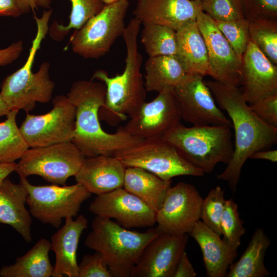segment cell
I'll return each mask as SVG.
<instances>
[{"label": "cell", "instance_id": "6da1fadb", "mask_svg": "<svg viewBox=\"0 0 277 277\" xmlns=\"http://www.w3.org/2000/svg\"><path fill=\"white\" fill-rule=\"evenodd\" d=\"M204 82L220 108L227 112L233 125V156L217 179L226 181L235 192L245 162L253 152L276 142L277 127L266 123L254 113L239 87L215 80H204Z\"/></svg>", "mask_w": 277, "mask_h": 277}, {"label": "cell", "instance_id": "7a4b0ae2", "mask_svg": "<svg viewBox=\"0 0 277 277\" xmlns=\"http://www.w3.org/2000/svg\"><path fill=\"white\" fill-rule=\"evenodd\" d=\"M106 93L103 82L91 80L74 82L67 94L75 108V129L71 142L85 157L114 156L143 140L120 128L114 133H107L102 129L98 111L104 104Z\"/></svg>", "mask_w": 277, "mask_h": 277}, {"label": "cell", "instance_id": "3957f363", "mask_svg": "<svg viewBox=\"0 0 277 277\" xmlns=\"http://www.w3.org/2000/svg\"><path fill=\"white\" fill-rule=\"evenodd\" d=\"M141 22L131 19L122 35L126 48L125 67L122 74L112 77L103 70L95 71L91 80L96 79L106 86L104 104L98 111L100 120L112 126L132 117L146 97V90L141 72L143 57L138 51L137 36Z\"/></svg>", "mask_w": 277, "mask_h": 277}, {"label": "cell", "instance_id": "277c9868", "mask_svg": "<svg viewBox=\"0 0 277 277\" xmlns=\"http://www.w3.org/2000/svg\"><path fill=\"white\" fill-rule=\"evenodd\" d=\"M91 228L84 245L100 253L114 277H131L144 248L160 234L156 227L144 232L131 231L110 219L97 215Z\"/></svg>", "mask_w": 277, "mask_h": 277}, {"label": "cell", "instance_id": "5b68a950", "mask_svg": "<svg viewBox=\"0 0 277 277\" xmlns=\"http://www.w3.org/2000/svg\"><path fill=\"white\" fill-rule=\"evenodd\" d=\"M52 10L43 12L41 17L34 15L37 31L32 41L29 54L23 66L7 76L1 84L0 93L9 110H32L36 103H47L52 98L54 83L49 76L50 64L43 62L36 72L32 66L41 43L49 31V22Z\"/></svg>", "mask_w": 277, "mask_h": 277}, {"label": "cell", "instance_id": "8992f818", "mask_svg": "<svg viewBox=\"0 0 277 277\" xmlns=\"http://www.w3.org/2000/svg\"><path fill=\"white\" fill-rule=\"evenodd\" d=\"M163 138L188 162L205 173L219 163L228 164L234 152L230 127L177 125Z\"/></svg>", "mask_w": 277, "mask_h": 277}, {"label": "cell", "instance_id": "52a82bcc", "mask_svg": "<svg viewBox=\"0 0 277 277\" xmlns=\"http://www.w3.org/2000/svg\"><path fill=\"white\" fill-rule=\"evenodd\" d=\"M129 5L128 0L105 5L71 35L69 43L73 51L85 58L98 59L106 55L124 33Z\"/></svg>", "mask_w": 277, "mask_h": 277}, {"label": "cell", "instance_id": "ba28073f", "mask_svg": "<svg viewBox=\"0 0 277 277\" xmlns=\"http://www.w3.org/2000/svg\"><path fill=\"white\" fill-rule=\"evenodd\" d=\"M19 177V183L28 193L26 203L31 214L56 228L61 226L62 219L76 216L82 204L91 195L78 183L71 186H35L31 184L27 177Z\"/></svg>", "mask_w": 277, "mask_h": 277}, {"label": "cell", "instance_id": "9c48e42d", "mask_svg": "<svg viewBox=\"0 0 277 277\" xmlns=\"http://www.w3.org/2000/svg\"><path fill=\"white\" fill-rule=\"evenodd\" d=\"M114 156L126 168H143L166 181L181 175H204L164 138L143 140L131 147L116 152Z\"/></svg>", "mask_w": 277, "mask_h": 277}, {"label": "cell", "instance_id": "30bf717a", "mask_svg": "<svg viewBox=\"0 0 277 277\" xmlns=\"http://www.w3.org/2000/svg\"><path fill=\"white\" fill-rule=\"evenodd\" d=\"M85 156L71 142L28 149L16 164L15 171L27 177L41 176L46 181L65 185L81 168Z\"/></svg>", "mask_w": 277, "mask_h": 277}, {"label": "cell", "instance_id": "8fae6325", "mask_svg": "<svg viewBox=\"0 0 277 277\" xmlns=\"http://www.w3.org/2000/svg\"><path fill=\"white\" fill-rule=\"evenodd\" d=\"M53 108L43 115L27 112L19 127L29 147L47 146L71 141L74 134L75 108L67 96L58 95Z\"/></svg>", "mask_w": 277, "mask_h": 277}, {"label": "cell", "instance_id": "7c38bea8", "mask_svg": "<svg viewBox=\"0 0 277 277\" xmlns=\"http://www.w3.org/2000/svg\"><path fill=\"white\" fill-rule=\"evenodd\" d=\"M182 120L180 107L173 88L159 92L145 102L121 129L137 138H163Z\"/></svg>", "mask_w": 277, "mask_h": 277}, {"label": "cell", "instance_id": "4fadbf2b", "mask_svg": "<svg viewBox=\"0 0 277 277\" xmlns=\"http://www.w3.org/2000/svg\"><path fill=\"white\" fill-rule=\"evenodd\" d=\"M203 200L192 184L179 182L171 186L156 212V227L160 234H189L200 219Z\"/></svg>", "mask_w": 277, "mask_h": 277}, {"label": "cell", "instance_id": "5bb4252c", "mask_svg": "<svg viewBox=\"0 0 277 277\" xmlns=\"http://www.w3.org/2000/svg\"><path fill=\"white\" fill-rule=\"evenodd\" d=\"M196 22L207 48L208 75L215 81L239 87L241 83L242 59L218 29L214 20L201 9Z\"/></svg>", "mask_w": 277, "mask_h": 277}, {"label": "cell", "instance_id": "9a60e30c", "mask_svg": "<svg viewBox=\"0 0 277 277\" xmlns=\"http://www.w3.org/2000/svg\"><path fill=\"white\" fill-rule=\"evenodd\" d=\"M181 117L193 126H227L231 122L216 106L203 76L188 77L173 88Z\"/></svg>", "mask_w": 277, "mask_h": 277}, {"label": "cell", "instance_id": "2e32d148", "mask_svg": "<svg viewBox=\"0 0 277 277\" xmlns=\"http://www.w3.org/2000/svg\"><path fill=\"white\" fill-rule=\"evenodd\" d=\"M89 210L95 215L114 219L128 229L152 227L156 223V212L123 187L96 195Z\"/></svg>", "mask_w": 277, "mask_h": 277}, {"label": "cell", "instance_id": "e0dca14e", "mask_svg": "<svg viewBox=\"0 0 277 277\" xmlns=\"http://www.w3.org/2000/svg\"><path fill=\"white\" fill-rule=\"evenodd\" d=\"M188 234H159L144 248L131 277H173Z\"/></svg>", "mask_w": 277, "mask_h": 277}, {"label": "cell", "instance_id": "ac0fdd59", "mask_svg": "<svg viewBox=\"0 0 277 277\" xmlns=\"http://www.w3.org/2000/svg\"><path fill=\"white\" fill-rule=\"evenodd\" d=\"M241 85L243 98L249 104L277 93V66L250 38L242 58Z\"/></svg>", "mask_w": 277, "mask_h": 277}, {"label": "cell", "instance_id": "d6986e66", "mask_svg": "<svg viewBox=\"0 0 277 277\" xmlns=\"http://www.w3.org/2000/svg\"><path fill=\"white\" fill-rule=\"evenodd\" d=\"M199 3L191 0H137L133 14L141 24H154L176 31L196 21Z\"/></svg>", "mask_w": 277, "mask_h": 277}, {"label": "cell", "instance_id": "ffe728a7", "mask_svg": "<svg viewBox=\"0 0 277 277\" xmlns=\"http://www.w3.org/2000/svg\"><path fill=\"white\" fill-rule=\"evenodd\" d=\"M125 170L115 156L98 155L85 157L74 177L90 193L100 195L123 187Z\"/></svg>", "mask_w": 277, "mask_h": 277}, {"label": "cell", "instance_id": "44dd1931", "mask_svg": "<svg viewBox=\"0 0 277 277\" xmlns=\"http://www.w3.org/2000/svg\"><path fill=\"white\" fill-rule=\"evenodd\" d=\"M88 227V221L83 215L76 220L65 219L64 226L51 237V250L55 253V262L51 276L78 277L77 250L80 237Z\"/></svg>", "mask_w": 277, "mask_h": 277}, {"label": "cell", "instance_id": "7402d4cb", "mask_svg": "<svg viewBox=\"0 0 277 277\" xmlns=\"http://www.w3.org/2000/svg\"><path fill=\"white\" fill-rule=\"evenodd\" d=\"M189 234L196 241L202 251L208 277L226 276L230 265L237 256V251L202 221L199 220Z\"/></svg>", "mask_w": 277, "mask_h": 277}, {"label": "cell", "instance_id": "603a6c76", "mask_svg": "<svg viewBox=\"0 0 277 277\" xmlns=\"http://www.w3.org/2000/svg\"><path fill=\"white\" fill-rule=\"evenodd\" d=\"M27 192L21 183L6 178L0 185V223L12 226L26 243L32 241L30 213L25 207Z\"/></svg>", "mask_w": 277, "mask_h": 277}, {"label": "cell", "instance_id": "cb8c5ba5", "mask_svg": "<svg viewBox=\"0 0 277 277\" xmlns=\"http://www.w3.org/2000/svg\"><path fill=\"white\" fill-rule=\"evenodd\" d=\"M175 57L188 76L208 75L207 48L196 21L190 22L176 31Z\"/></svg>", "mask_w": 277, "mask_h": 277}, {"label": "cell", "instance_id": "d4e9b609", "mask_svg": "<svg viewBox=\"0 0 277 277\" xmlns=\"http://www.w3.org/2000/svg\"><path fill=\"white\" fill-rule=\"evenodd\" d=\"M171 181L161 179L139 167H126L123 188L137 196L156 212L161 207Z\"/></svg>", "mask_w": 277, "mask_h": 277}, {"label": "cell", "instance_id": "484cf974", "mask_svg": "<svg viewBox=\"0 0 277 277\" xmlns=\"http://www.w3.org/2000/svg\"><path fill=\"white\" fill-rule=\"evenodd\" d=\"M145 70L144 85L148 92L159 93L174 88L189 76L174 55L149 57Z\"/></svg>", "mask_w": 277, "mask_h": 277}, {"label": "cell", "instance_id": "4316f807", "mask_svg": "<svg viewBox=\"0 0 277 277\" xmlns=\"http://www.w3.org/2000/svg\"><path fill=\"white\" fill-rule=\"evenodd\" d=\"M50 242L41 239L24 255L17 258L13 264L0 269L1 277H50L53 266L49 260Z\"/></svg>", "mask_w": 277, "mask_h": 277}, {"label": "cell", "instance_id": "83f0119b", "mask_svg": "<svg viewBox=\"0 0 277 277\" xmlns=\"http://www.w3.org/2000/svg\"><path fill=\"white\" fill-rule=\"evenodd\" d=\"M270 240L263 229L258 228L243 254L229 267L227 277H264L270 273L264 265V257Z\"/></svg>", "mask_w": 277, "mask_h": 277}, {"label": "cell", "instance_id": "f1b7e54d", "mask_svg": "<svg viewBox=\"0 0 277 277\" xmlns=\"http://www.w3.org/2000/svg\"><path fill=\"white\" fill-rule=\"evenodd\" d=\"M143 25L141 41L149 57L175 55L177 51L175 30L158 24Z\"/></svg>", "mask_w": 277, "mask_h": 277}, {"label": "cell", "instance_id": "f546056e", "mask_svg": "<svg viewBox=\"0 0 277 277\" xmlns=\"http://www.w3.org/2000/svg\"><path fill=\"white\" fill-rule=\"evenodd\" d=\"M18 111L11 110L0 123V163L14 162L29 148L16 124Z\"/></svg>", "mask_w": 277, "mask_h": 277}, {"label": "cell", "instance_id": "4dcf8cb0", "mask_svg": "<svg viewBox=\"0 0 277 277\" xmlns=\"http://www.w3.org/2000/svg\"><path fill=\"white\" fill-rule=\"evenodd\" d=\"M71 10L67 26L53 22L49 28L50 36L54 40L61 41L70 30H77L93 16L98 13L104 4L100 0H70Z\"/></svg>", "mask_w": 277, "mask_h": 277}, {"label": "cell", "instance_id": "1f68e13d", "mask_svg": "<svg viewBox=\"0 0 277 277\" xmlns=\"http://www.w3.org/2000/svg\"><path fill=\"white\" fill-rule=\"evenodd\" d=\"M250 39L274 65H277V19H248Z\"/></svg>", "mask_w": 277, "mask_h": 277}, {"label": "cell", "instance_id": "d6a6232c", "mask_svg": "<svg viewBox=\"0 0 277 277\" xmlns=\"http://www.w3.org/2000/svg\"><path fill=\"white\" fill-rule=\"evenodd\" d=\"M243 223L239 216L238 205L233 199L226 200L220 222L221 235H223L224 241L236 251L246 231Z\"/></svg>", "mask_w": 277, "mask_h": 277}, {"label": "cell", "instance_id": "836d02e7", "mask_svg": "<svg viewBox=\"0 0 277 277\" xmlns=\"http://www.w3.org/2000/svg\"><path fill=\"white\" fill-rule=\"evenodd\" d=\"M214 21L236 54L242 59L250 39L248 20L245 17L231 21Z\"/></svg>", "mask_w": 277, "mask_h": 277}, {"label": "cell", "instance_id": "e575fe53", "mask_svg": "<svg viewBox=\"0 0 277 277\" xmlns=\"http://www.w3.org/2000/svg\"><path fill=\"white\" fill-rule=\"evenodd\" d=\"M225 202L224 190L217 186L203 199L201 208L200 219L202 222L220 235V222Z\"/></svg>", "mask_w": 277, "mask_h": 277}, {"label": "cell", "instance_id": "d590c367", "mask_svg": "<svg viewBox=\"0 0 277 277\" xmlns=\"http://www.w3.org/2000/svg\"><path fill=\"white\" fill-rule=\"evenodd\" d=\"M199 5L213 20L226 22L245 17L242 0H201Z\"/></svg>", "mask_w": 277, "mask_h": 277}, {"label": "cell", "instance_id": "8d00e7d4", "mask_svg": "<svg viewBox=\"0 0 277 277\" xmlns=\"http://www.w3.org/2000/svg\"><path fill=\"white\" fill-rule=\"evenodd\" d=\"M78 266V277H112L102 255L97 251L84 255Z\"/></svg>", "mask_w": 277, "mask_h": 277}, {"label": "cell", "instance_id": "74e56055", "mask_svg": "<svg viewBox=\"0 0 277 277\" xmlns=\"http://www.w3.org/2000/svg\"><path fill=\"white\" fill-rule=\"evenodd\" d=\"M246 18L277 19V0H242Z\"/></svg>", "mask_w": 277, "mask_h": 277}, {"label": "cell", "instance_id": "f35d334b", "mask_svg": "<svg viewBox=\"0 0 277 277\" xmlns=\"http://www.w3.org/2000/svg\"><path fill=\"white\" fill-rule=\"evenodd\" d=\"M249 106L262 120L277 127V93L261 98L249 104Z\"/></svg>", "mask_w": 277, "mask_h": 277}, {"label": "cell", "instance_id": "ab89813d", "mask_svg": "<svg viewBox=\"0 0 277 277\" xmlns=\"http://www.w3.org/2000/svg\"><path fill=\"white\" fill-rule=\"evenodd\" d=\"M24 49V43L19 41L0 49V66L11 64L18 58Z\"/></svg>", "mask_w": 277, "mask_h": 277}, {"label": "cell", "instance_id": "60d3db41", "mask_svg": "<svg viewBox=\"0 0 277 277\" xmlns=\"http://www.w3.org/2000/svg\"><path fill=\"white\" fill-rule=\"evenodd\" d=\"M196 273L185 251L182 254L173 277H195Z\"/></svg>", "mask_w": 277, "mask_h": 277}, {"label": "cell", "instance_id": "b9f144b4", "mask_svg": "<svg viewBox=\"0 0 277 277\" xmlns=\"http://www.w3.org/2000/svg\"><path fill=\"white\" fill-rule=\"evenodd\" d=\"M22 14L17 0H0V16L17 17Z\"/></svg>", "mask_w": 277, "mask_h": 277}, {"label": "cell", "instance_id": "7bdbcfd3", "mask_svg": "<svg viewBox=\"0 0 277 277\" xmlns=\"http://www.w3.org/2000/svg\"><path fill=\"white\" fill-rule=\"evenodd\" d=\"M22 13L33 11L38 8H49L51 0H17Z\"/></svg>", "mask_w": 277, "mask_h": 277}, {"label": "cell", "instance_id": "ee69618b", "mask_svg": "<svg viewBox=\"0 0 277 277\" xmlns=\"http://www.w3.org/2000/svg\"><path fill=\"white\" fill-rule=\"evenodd\" d=\"M249 159L265 160L275 163L277 161V150H259L251 154Z\"/></svg>", "mask_w": 277, "mask_h": 277}, {"label": "cell", "instance_id": "f6af8a7d", "mask_svg": "<svg viewBox=\"0 0 277 277\" xmlns=\"http://www.w3.org/2000/svg\"><path fill=\"white\" fill-rule=\"evenodd\" d=\"M16 167L15 162L0 163V185L11 173L15 171Z\"/></svg>", "mask_w": 277, "mask_h": 277}, {"label": "cell", "instance_id": "bcb514c9", "mask_svg": "<svg viewBox=\"0 0 277 277\" xmlns=\"http://www.w3.org/2000/svg\"><path fill=\"white\" fill-rule=\"evenodd\" d=\"M10 111V110L0 93V116L7 115Z\"/></svg>", "mask_w": 277, "mask_h": 277}, {"label": "cell", "instance_id": "7dc6e473", "mask_svg": "<svg viewBox=\"0 0 277 277\" xmlns=\"http://www.w3.org/2000/svg\"><path fill=\"white\" fill-rule=\"evenodd\" d=\"M104 5L111 4L122 0H100Z\"/></svg>", "mask_w": 277, "mask_h": 277}, {"label": "cell", "instance_id": "c3c4849f", "mask_svg": "<svg viewBox=\"0 0 277 277\" xmlns=\"http://www.w3.org/2000/svg\"><path fill=\"white\" fill-rule=\"evenodd\" d=\"M191 1L199 3L201 0H191Z\"/></svg>", "mask_w": 277, "mask_h": 277}]
</instances>
